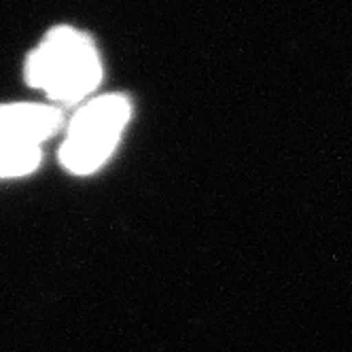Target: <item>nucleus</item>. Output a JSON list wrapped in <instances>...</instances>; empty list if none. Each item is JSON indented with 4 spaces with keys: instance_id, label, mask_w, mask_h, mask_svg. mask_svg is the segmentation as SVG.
<instances>
[{
    "instance_id": "obj_2",
    "label": "nucleus",
    "mask_w": 352,
    "mask_h": 352,
    "mask_svg": "<svg viewBox=\"0 0 352 352\" xmlns=\"http://www.w3.org/2000/svg\"><path fill=\"white\" fill-rule=\"evenodd\" d=\"M132 104L121 94H107L87 102L68 125L60 162L72 174H89L115 151L130 119Z\"/></svg>"
},
{
    "instance_id": "obj_4",
    "label": "nucleus",
    "mask_w": 352,
    "mask_h": 352,
    "mask_svg": "<svg viewBox=\"0 0 352 352\" xmlns=\"http://www.w3.org/2000/svg\"><path fill=\"white\" fill-rule=\"evenodd\" d=\"M41 164L38 144H0V181L26 176Z\"/></svg>"
},
{
    "instance_id": "obj_1",
    "label": "nucleus",
    "mask_w": 352,
    "mask_h": 352,
    "mask_svg": "<svg viewBox=\"0 0 352 352\" xmlns=\"http://www.w3.org/2000/svg\"><path fill=\"white\" fill-rule=\"evenodd\" d=\"M23 79L28 85L43 89L56 102L70 104L79 102L98 87L102 79V64L94 41L85 32L70 26H56L28 54Z\"/></svg>"
},
{
    "instance_id": "obj_3",
    "label": "nucleus",
    "mask_w": 352,
    "mask_h": 352,
    "mask_svg": "<svg viewBox=\"0 0 352 352\" xmlns=\"http://www.w3.org/2000/svg\"><path fill=\"white\" fill-rule=\"evenodd\" d=\"M62 121L58 107L36 102L0 104V144H41L60 130Z\"/></svg>"
}]
</instances>
